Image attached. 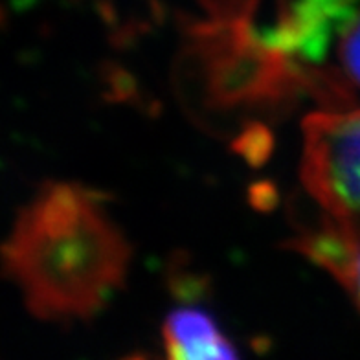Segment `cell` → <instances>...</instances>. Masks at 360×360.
Wrapping results in <instances>:
<instances>
[{
    "mask_svg": "<svg viewBox=\"0 0 360 360\" xmlns=\"http://www.w3.org/2000/svg\"><path fill=\"white\" fill-rule=\"evenodd\" d=\"M2 270L43 320L94 316L124 285L131 247L103 200L70 182L43 186L0 247Z\"/></svg>",
    "mask_w": 360,
    "mask_h": 360,
    "instance_id": "1",
    "label": "cell"
},
{
    "mask_svg": "<svg viewBox=\"0 0 360 360\" xmlns=\"http://www.w3.org/2000/svg\"><path fill=\"white\" fill-rule=\"evenodd\" d=\"M302 176L329 219L360 230V109L305 120Z\"/></svg>",
    "mask_w": 360,
    "mask_h": 360,
    "instance_id": "2",
    "label": "cell"
},
{
    "mask_svg": "<svg viewBox=\"0 0 360 360\" xmlns=\"http://www.w3.org/2000/svg\"><path fill=\"white\" fill-rule=\"evenodd\" d=\"M162 340L171 359H233L236 344L221 331L217 320L200 307H176L164 320Z\"/></svg>",
    "mask_w": 360,
    "mask_h": 360,
    "instance_id": "3",
    "label": "cell"
},
{
    "mask_svg": "<svg viewBox=\"0 0 360 360\" xmlns=\"http://www.w3.org/2000/svg\"><path fill=\"white\" fill-rule=\"evenodd\" d=\"M296 248L337 278L360 307V230L327 219L296 241Z\"/></svg>",
    "mask_w": 360,
    "mask_h": 360,
    "instance_id": "4",
    "label": "cell"
},
{
    "mask_svg": "<svg viewBox=\"0 0 360 360\" xmlns=\"http://www.w3.org/2000/svg\"><path fill=\"white\" fill-rule=\"evenodd\" d=\"M331 53L335 56L337 70H333L322 81L323 89L329 90V94L333 96H349L347 85L360 89V6L337 30V34L333 35L323 65L331 57Z\"/></svg>",
    "mask_w": 360,
    "mask_h": 360,
    "instance_id": "5",
    "label": "cell"
}]
</instances>
